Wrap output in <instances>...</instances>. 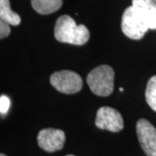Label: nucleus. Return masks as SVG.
<instances>
[{"label": "nucleus", "mask_w": 156, "mask_h": 156, "mask_svg": "<svg viewBox=\"0 0 156 156\" xmlns=\"http://www.w3.org/2000/svg\"><path fill=\"white\" fill-rule=\"evenodd\" d=\"M38 146L48 153L61 150L65 142V134L61 129L44 128L37 135Z\"/></svg>", "instance_id": "obj_7"}, {"label": "nucleus", "mask_w": 156, "mask_h": 156, "mask_svg": "<svg viewBox=\"0 0 156 156\" xmlns=\"http://www.w3.org/2000/svg\"><path fill=\"white\" fill-rule=\"evenodd\" d=\"M11 34V28L10 24L4 21H0V38L3 39L8 37Z\"/></svg>", "instance_id": "obj_13"}, {"label": "nucleus", "mask_w": 156, "mask_h": 156, "mask_svg": "<svg viewBox=\"0 0 156 156\" xmlns=\"http://www.w3.org/2000/svg\"><path fill=\"white\" fill-rule=\"evenodd\" d=\"M115 72L109 65H100L92 69L87 76L90 90L96 95L108 96L114 90Z\"/></svg>", "instance_id": "obj_2"}, {"label": "nucleus", "mask_w": 156, "mask_h": 156, "mask_svg": "<svg viewBox=\"0 0 156 156\" xmlns=\"http://www.w3.org/2000/svg\"><path fill=\"white\" fill-rule=\"evenodd\" d=\"M55 38L60 43L83 45L89 41V31L83 25H77L72 17L62 15L57 18L54 29Z\"/></svg>", "instance_id": "obj_1"}, {"label": "nucleus", "mask_w": 156, "mask_h": 156, "mask_svg": "<svg viewBox=\"0 0 156 156\" xmlns=\"http://www.w3.org/2000/svg\"><path fill=\"white\" fill-rule=\"evenodd\" d=\"M0 156H6L5 154H0Z\"/></svg>", "instance_id": "obj_15"}, {"label": "nucleus", "mask_w": 156, "mask_h": 156, "mask_svg": "<svg viewBox=\"0 0 156 156\" xmlns=\"http://www.w3.org/2000/svg\"><path fill=\"white\" fill-rule=\"evenodd\" d=\"M62 5V0H31V6L42 15H48L58 11Z\"/></svg>", "instance_id": "obj_9"}, {"label": "nucleus", "mask_w": 156, "mask_h": 156, "mask_svg": "<svg viewBox=\"0 0 156 156\" xmlns=\"http://www.w3.org/2000/svg\"><path fill=\"white\" fill-rule=\"evenodd\" d=\"M146 101L153 110L156 111V76L148 80L145 92Z\"/></svg>", "instance_id": "obj_11"}, {"label": "nucleus", "mask_w": 156, "mask_h": 156, "mask_svg": "<svg viewBox=\"0 0 156 156\" xmlns=\"http://www.w3.org/2000/svg\"><path fill=\"white\" fill-rule=\"evenodd\" d=\"M66 156H75V155H73V154H68V155Z\"/></svg>", "instance_id": "obj_16"}, {"label": "nucleus", "mask_w": 156, "mask_h": 156, "mask_svg": "<svg viewBox=\"0 0 156 156\" xmlns=\"http://www.w3.org/2000/svg\"><path fill=\"white\" fill-rule=\"evenodd\" d=\"M136 133L140 145L147 156H156V128L146 119L136 123Z\"/></svg>", "instance_id": "obj_6"}, {"label": "nucleus", "mask_w": 156, "mask_h": 156, "mask_svg": "<svg viewBox=\"0 0 156 156\" xmlns=\"http://www.w3.org/2000/svg\"><path fill=\"white\" fill-rule=\"evenodd\" d=\"M0 18L13 26L19 25L21 23L20 16L11 10L10 0H0Z\"/></svg>", "instance_id": "obj_10"}, {"label": "nucleus", "mask_w": 156, "mask_h": 156, "mask_svg": "<svg viewBox=\"0 0 156 156\" xmlns=\"http://www.w3.org/2000/svg\"><path fill=\"white\" fill-rule=\"evenodd\" d=\"M11 105V100L6 95H1L0 97V111L1 114H6Z\"/></svg>", "instance_id": "obj_12"}, {"label": "nucleus", "mask_w": 156, "mask_h": 156, "mask_svg": "<svg viewBox=\"0 0 156 156\" xmlns=\"http://www.w3.org/2000/svg\"><path fill=\"white\" fill-rule=\"evenodd\" d=\"M50 84L63 94H76L83 88V80L77 73L70 70H61L53 73Z\"/></svg>", "instance_id": "obj_4"}, {"label": "nucleus", "mask_w": 156, "mask_h": 156, "mask_svg": "<svg viewBox=\"0 0 156 156\" xmlns=\"http://www.w3.org/2000/svg\"><path fill=\"white\" fill-rule=\"evenodd\" d=\"M132 5L149 30H156V2L154 0H133Z\"/></svg>", "instance_id": "obj_8"}, {"label": "nucleus", "mask_w": 156, "mask_h": 156, "mask_svg": "<svg viewBox=\"0 0 156 156\" xmlns=\"http://www.w3.org/2000/svg\"><path fill=\"white\" fill-rule=\"evenodd\" d=\"M119 90H120V91H122H122H123V89H122V88H120V89H119Z\"/></svg>", "instance_id": "obj_14"}, {"label": "nucleus", "mask_w": 156, "mask_h": 156, "mask_svg": "<svg viewBox=\"0 0 156 156\" xmlns=\"http://www.w3.org/2000/svg\"><path fill=\"white\" fill-rule=\"evenodd\" d=\"M95 126L110 132H119L123 128V119L120 112L110 107H101L95 117Z\"/></svg>", "instance_id": "obj_5"}, {"label": "nucleus", "mask_w": 156, "mask_h": 156, "mask_svg": "<svg viewBox=\"0 0 156 156\" xmlns=\"http://www.w3.org/2000/svg\"><path fill=\"white\" fill-rule=\"evenodd\" d=\"M148 30V26L133 5L129 6L124 11L122 18V30L128 38L140 40L144 37Z\"/></svg>", "instance_id": "obj_3"}, {"label": "nucleus", "mask_w": 156, "mask_h": 156, "mask_svg": "<svg viewBox=\"0 0 156 156\" xmlns=\"http://www.w3.org/2000/svg\"><path fill=\"white\" fill-rule=\"evenodd\" d=\"M154 2H156V0H154Z\"/></svg>", "instance_id": "obj_17"}]
</instances>
